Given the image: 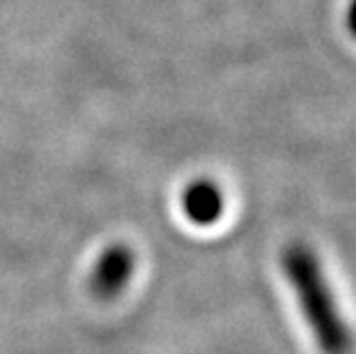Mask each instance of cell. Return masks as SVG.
<instances>
[{"label": "cell", "mask_w": 356, "mask_h": 354, "mask_svg": "<svg viewBox=\"0 0 356 354\" xmlns=\"http://www.w3.org/2000/svg\"><path fill=\"white\" fill-rule=\"evenodd\" d=\"M181 209L195 225H211L223 214V195L216 184L200 179L193 182L181 195Z\"/></svg>", "instance_id": "obj_3"}, {"label": "cell", "mask_w": 356, "mask_h": 354, "mask_svg": "<svg viewBox=\"0 0 356 354\" xmlns=\"http://www.w3.org/2000/svg\"><path fill=\"white\" fill-rule=\"evenodd\" d=\"M134 272V255L124 246L108 248L92 272V290L99 299H115Z\"/></svg>", "instance_id": "obj_2"}, {"label": "cell", "mask_w": 356, "mask_h": 354, "mask_svg": "<svg viewBox=\"0 0 356 354\" xmlns=\"http://www.w3.org/2000/svg\"><path fill=\"white\" fill-rule=\"evenodd\" d=\"M283 269L290 276L299 306L308 318L322 352L345 354L352 348V338L345 322L340 320L336 301L331 297L333 292L329 290L327 278L322 276L315 253L308 246L294 244L283 253Z\"/></svg>", "instance_id": "obj_1"}]
</instances>
